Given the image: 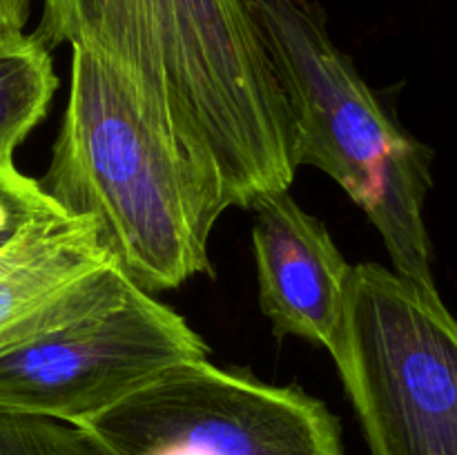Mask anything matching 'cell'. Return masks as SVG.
Returning a JSON list of instances; mask_svg holds the SVG:
<instances>
[{
  "mask_svg": "<svg viewBox=\"0 0 457 455\" xmlns=\"http://www.w3.org/2000/svg\"><path fill=\"white\" fill-rule=\"evenodd\" d=\"M34 36L107 62L230 208L293 186L288 107L254 0H43Z\"/></svg>",
  "mask_w": 457,
  "mask_h": 455,
  "instance_id": "6da1fadb",
  "label": "cell"
},
{
  "mask_svg": "<svg viewBox=\"0 0 457 455\" xmlns=\"http://www.w3.org/2000/svg\"><path fill=\"white\" fill-rule=\"evenodd\" d=\"M67 217L92 219L110 261L145 293L212 272L221 187L154 123L107 62L71 49L70 96L40 178Z\"/></svg>",
  "mask_w": 457,
  "mask_h": 455,
  "instance_id": "7a4b0ae2",
  "label": "cell"
},
{
  "mask_svg": "<svg viewBox=\"0 0 457 455\" xmlns=\"http://www.w3.org/2000/svg\"><path fill=\"white\" fill-rule=\"evenodd\" d=\"M284 92L293 159L333 178L379 232L391 268L437 288L424 203L433 152L361 79L312 0H254Z\"/></svg>",
  "mask_w": 457,
  "mask_h": 455,
  "instance_id": "3957f363",
  "label": "cell"
},
{
  "mask_svg": "<svg viewBox=\"0 0 457 455\" xmlns=\"http://www.w3.org/2000/svg\"><path fill=\"white\" fill-rule=\"evenodd\" d=\"M330 357L370 455H457V317L437 288L357 263Z\"/></svg>",
  "mask_w": 457,
  "mask_h": 455,
  "instance_id": "277c9868",
  "label": "cell"
},
{
  "mask_svg": "<svg viewBox=\"0 0 457 455\" xmlns=\"http://www.w3.org/2000/svg\"><path fill=\"white\" fill-rule=\"evenodd\" d=\"M79 426L110 455H346L324 401L210 357L174 366Z\"/></svg>",
  "mask_w": 457,
  "mask_h": 455,
  "instance_id": "5b68a950",
  "label": "cell"
},
{
  "mask_svg": "<svg viewBox=\"0 0 457 455\" xmlns=\"http://www.w3.org/2000/svg\"><path fill=\"white\" fill-rule=\"evenodd\" d=\"M210 348L154 294L123 297L0 351V410L83 424Z\"/></svg>",
  "mask_w": 457,
  "mask_h": 455,
  "instance_id": "8992f818",
  "label": "cell"
},
{
  "mask_svg": "<svg viewBox=\"0 0 457 455\" xmlns=\"http://www.w3.org/2000/svg\"><path fill=\"white\" fill-rule=\"evenodd\" d=\"M132 281L110 261L92 219H43L0 250V351L123 297Z\"/></svg>",
  "mask_w": 457,
  "mask_h": 455,
  "instance_id": "52a82bcc",
  "label": "cell"
},
{
  "mask_svg": "<svg viewBox=\"0 0 457 455\" xmlns=\"http://www.w3.org/2000/svg\"><path fill=\"white\" fill-rule=\"evenodd\" d=\"M250 210L259 306L272 333L330 352L342 330L355 266L326 223L306 212L288 190L262 196Z\"/></svg>",
  "mask_w": 457,
  "mask_h": 455,
  "instance_id": "ba28073f",
  "label": "cell"
},
{
  "mask_svg": "<svg viewBox=\"0 0 457 455\" xmlns=\"http://www.w3.org/2000/svg\"><path fill=\"white\" fill-rule=\"evenodd\" d=\"M56 87L52 52L34 34L0 45V154H13L47 116Z\"/></svg>",
  "mask_w": 457,
  "mask_h": 455,
  "instance_id": "9c48e42d",
  "label": "cell"
},
{
  "mask_svg": "<svg viewBox=\"0 0 457 455\" xmlns=\"http://www.w3.org/2000/svg\"><path fill=\"white\" fill-rule=\"evenodd\" d=\"M0 455H110L79 424L0 410Z\"/></svg>",
  "mask_w": 457,
  "mask_h": 455,
  "instance_id": "30bf717a",
  "label": "cell"
},
{
  "mask_svg": "<svg viewBox=\"0 0 457 455\" xmlns=\"http://www.w3.org/2000/svg\"><path fill=\"white\" fill-rule=\"evenodd\" d=\"M62 214L38 178L18 170L13 154H0V250L16 241L27 228Z\"/></svg>",
  "mask_w": 457,
  "mask_h": 455,
  "instance_id": "8fae6325",
  "label": "cell"
},
{
  "mask_svg": "<svg viewBox=\"0 0 457 455\" xmlns=\"http://www.w3.org/2000/svg\"><path fill=\"white\" fill-rule=\"evenodd\" d=\"M31 0H0V45L25 36Z\"/></svg>",
  "mask_w": 457,
  "mask_h": 455,
  "instance_id": "7c38bea8",
  "label": "cell"
}]
</instances>
